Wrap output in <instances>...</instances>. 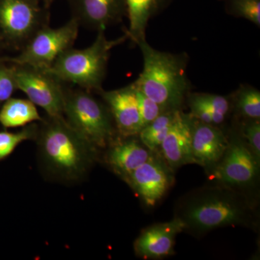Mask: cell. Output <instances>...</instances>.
Listing matches in <instances>:
<instances>
[{"label": "cell", "mask_w": 260, "mask_h": 260, "mask_svg": "<svg viewBox=\"0 0 260 260\" xmlns=\"http://www.w3.org/2000/svg\"><path fill=\"white\" fill-rule=\"evenodd\" d=\"M184 228L176 217L171 221L150 225L135 240V254L143 259H161L172 255L176 237L184 232Z\"/></svg>", "instance_id": "13"}, {"label": "cell", "mask_w": 260, "mask_h": 260, "mask_svg": "<svg viewBox=\"0 0 260 260\" xmlns=\"http://www.w3.org/2000/svg\"><path fill=\"white\" fill-rule=\"evenodd\" d=\"M190 114L177 112L175 119L160 145L162 158L173 171L188 164H195L191 150Z\"/></svg>", "instance_id": "14"}, {"label": "cell", "mask_w": 260, "mask_h": 260, "mask_svg": "<svg viewBox=\"0 0 260 260\" xmlns=\"http://www.w3.org/2000/svg\"><path fill=\"white\" fill-rule=\"evenodd\" d=\"M37 137L43 162L51 174L63 180L80 179L96 158L97 148L64 117H49Z\"/></svg>", "instance_id": "2"}, {"label": "cell", "mask_w": 260, "mask_h": 260, "mask_svg": "<svg viewBox=\"0 0 260 260\" xmlns=\"http://www.w3.org/2000/svg\"><path fill=\"white\" fill-rule=\"evenodd\" d=\"M135 89L142 124H143V128H144L165 111L157 103L153 102L152 99L147 96L141 90H138L135 87Z\"/></svg>", "instance_id": "24"}, {"label": "cell", "mask_w": 260, "mask_h": 260, "mask_svg": "<svg viewBox=\"0 0 260 260\" xmlns=\"http://www.w3.org/2000/svg\"><path fill=\"white\" fill-rule=\"evenodd\" d=\"M64 115L68 124L95 148L111 144L114 135L112 114L87 90L66 92Z\"/></svg>", "instance_id": "5"}, {"label": "cell", "mask_w": 260, "mask_h": 260, "mask_svg": "<svg viewBox=\"0 0 260 260\" xmlns=\"http://www.w3.org/2000/svg\"><path fill=\"white\" fill-rule=\"evenodd\" d=\"M168 0H124L129 26L126 35L137 44L145 39L150 19L164 7Z\"/></svg>", "instance_id": "17"}, {"label": "cell", "mask_w": 260, "mask_h": 260, "mask_svg": "<svg viewBox=\"0 0 260 260\" xmlns=\"http://www.w3.org/2000/svg\"><path fill=\"white\" fill-rule=\"evenodd\" d=\"M37 121L43 119L29 99H10L0 110V123L5 127L26 126Z\"/></svg>", "instance_id": "18"}, {"label": "cell", "mask_w": 260, "mask_h": 260, "mask_svg": "<svg viewBox=\"0 0 260 260\" xmlns=\"http://www.w3.org/2000/svg\"><path fill=\"white\" fill-rule=\"evenodd\" d=\"M14 76L17 88L42 108L49 117H64L66 92L61 81L47 72L25 65H17Z\"/></svg>", "instance_id": "8"}, {"label": "cell", "mask_w": 260, "mask_h": 260, "mask_svg": "<svg viewBox=\"0 0 260 260\" xmlns=\"http://www.w3.org/2000/svg\"><path fill=\"white\" fill-rule=\"evenodd\" d=\"M127 36L109 40L104 30L90 47L83 49L70 48L64 51L47 73L59 81L75 84L87 91H102L108 60L113 48L127 39Z\"/></svg>", "instance_id": "4"}, {"label": "cell", "mask_w": 260, "mask_h": 260, "mask_svg": "<svg viewBox=\"0 0 260 260\" xmlns=\"http://www.w3.org/2000/svg\"><path fill=\"white\" fill-rule=\"evenodd\" d=\"M143 57V69L135 87L165 112L179 110L188 92L186 63L182 56L156 50L145 39L137 43Z\"/></svg>", "instance_id": "3"}, {"label": "cell", "mask_w": 260, "mask_h": 260, "mask_svg": "<svg viewBox=\"0 0 260 260\" xmlns=\"http://www.w3.org/2000/svg\"><path fill=\"white\" fill-rule=\"evenodd\" d=\"M229 11L260 26V0H227Z\"/></svg>", "instance_id": "22"}, {"label": "cell", "mask_w": 260, "mask_h": 260, "mask_svg": "<svg viewBox=\"0 0 260 260\" xmlns=\"http://www.w3.org/2000/svg\"><path fill=\"white\" fill-rule=\"evenodd\" d=\"M114 121L121 138L138 136L143 129L134 85L110 91L99 92Z\"/></svg>", "instance_id": "12"}, {"label": "cell", "mask_w": 260, "mask_h": 260, "mask_svg": "<svg viewBox=\"0 0 260 260\" xmlns=\"http://www.w3.org/2000/svg\"><path fill=\"white\" fill-rule=\"evenodd\" d=\"M234 107L239 115L246 119H260V93L257 89L243 87L234 98Z\"/></svg>", "instance_id": "20"}, {"label": "cell", "mask_w": 260, "mask_h": 260, "mask_svg": "<svg viewBox=\"0 0 260 260\" xmlns=\"http://www.w3.org/2000/svg\"><path fill=\"white\" fill-rule=\"evenodd\" d=\"M189 106L190 108V116L197 120L205 124L218 126L225 121L226 116L216 114L205 105L197 96V94H192L189 97Z\"/></svg>", "instance_id": "23"}, {"label": "cell", "mask_w": 260, "mask_h": 260, "mask_svg": "<svg viewBox=\"0 0 260 260\" xmlns=\"http://www.w3.org/2000/svg\"><path fill=\"white\" fill-rule=\"evenodd\" d=\"M38 126L29 124L18 133L0 132V160L10 155L17 146L25 140L34 139L37 137Z\"/></svg>", "instance_id": "21"}, {"label": "cell", "mask_w": 260, "mask_h": 260, "mask_svg": "<svg viewBox=\"0 0 260 260\" xmlns=\"http://www.w3.org/2000/svg\"><path fill=\"white\" fill-rule=\"evenodd\" d=\"M78 27L76 19L59 28L43 27L24 45L21 54L12 61L16 65L47 71L64 51L73 47L78 37Z\"/></svg>", "instance_id": "7"}, {"label": "cell", "mask_w": 260, "mask_h": 260, "mask_svg": "<svg viewBox=\"0 0 260 260\" xmlns=\"http://www.w3.org/2000/svg\"><path fill=\"white\" fill-rule=\"evenodd\" d=\"M251 151L260 162V121L246 119L240 130Z\"/></svg>", "instance_id": "25"}, {"label": "cell", "mask_w": 260, "mask_h": 260, "mask_svg": "<svg viewBox=\"0 0 260 260\" xmlns=\"http://www.w3.org/2000/svg\"><path fill=\"white\" fill-rule=\"evenodd\" d=\"M17 88L14 68H0V104L9 100Z\"/></svg>", "instance_id": "26"}, {"label": "cell", "mask_w": 260, "mask_h": 260, "mask_svg": "<svg viewBox=\"0 0 260 260\" xmlns=\"http://www.w3.org/2000/svg\"><path fill=\"white\" fill-rule=\"evenodd\" d=\"M148 207L155 206L174 182L173 170L156 152L124 179Z\"/></svg>", "instance_id": "9"}, {"label": "cell", "mask_w": 260, "mask_h": 260, "mask_svg": "<svg viewBox=\"0 0 260 260\" xmlns=\"http://www.w3.org/2000/svg\"><path fill=\"white\" fill-rule=\"evenodd\" d=\"M181 110V109H179ZM179 110L167 111L140 132V141L149 150L156 152L165 139Z\"/></svg>", "instance_id": "19"}, {"label": "cell", "mask_w": 260, "mask_h": 260, "mask_svg": "<svg viewBox=\"0 0 260 260\" xmlns=\"http://www.w3.org/2000/svg\"><path fill=\"white\" fill-rule=\"evenodd\" d=\"M79 18L85 25L98 30H104L120 18L124 0H78ZM126 8V7H125Z\"/></svg>", "instance_id": "16"}, {"label": "cell", "mask_w": 260, "mask_h": 260, "mask_svg": "<svg viewBox=\"0 0 260 260\" xmlns=\"http://www.w3.org/2000/svg\"><path fill=\"white\" fill-rule=\"evenodd\" d=\"M174 217L184 224V231L193 235L236 225L256 229L258 223L251 196L220 184L198 188L181 197Z\"/></svg>", "instance_id": "1"}, {"label": "cell", "mask_w": 260, "mask_h": 260, "mask_svg": "<svg viewBox=\"0 0 260 260\" xmlns=\"http://www.w3.org/2000/svg\"><path fill=\"white\" fill-rule=\"evenodd\" d=\"M197 96L211 112L226 116L230 111V102L226 97L213 94H197Z\"/></svg>", "instance_id": "27"}, {"label": "cell", "mask_w": 260, "mask_h": 260, "mask_svg": "<svg viewBox=\"0 0 260 260\" xmlns=\"http://www.w3.org/2000/svg\"><path fill=\"white\" fill-rule=\"evenodd\" d=\"M44 16L31 0H2L0 28L11 40L25 45L46 26Z\"/></svg>", "instance_id": "10"}, {"label": "cell", "mask_w": 260, "mask_h": 260, "mask_svg": "<svg viewBox=\"0 0 260 260\" xmlns=\"http://www.w3.org/2000/svg\"><path fill=\"white\" fill-rule=\"evenodd\" d=\"M260 162L251 151L241 132L232 131L223 157L211 172V179L220 184L248 191L259 183Z\"/></svg>", "instance_id": "6"}, {"label": "cell", "mask_w": 260, "mask_h": 260, "mask_svg": "<svg viewBox=\"0 0 260 260\" xmlns=\"http://www.w3.org/2000/svg\"><path fill=\"white\" fill-rule=\"evenodd\" d=\"M154 153L135 137L122 138L111 144L107 160L112 170L124 179L148 161Z\"/></svg>", "instance_id": "15"}, {"label": "cell", "mask_w": 260, "mask_h": 260, "mask_svg": "<svg viewBox=\"0 0 260 260\" xmlns=\"http://www.w3.org/2000/svg\"><path fill=\"white\" fill-rule=\"evenodd\" d=\"M229 145V137L218 126L205 124L192 117L191 150L195 164L208 173L223 157Z\"/></svg>", "instance_id": "11"}]
</instances>
